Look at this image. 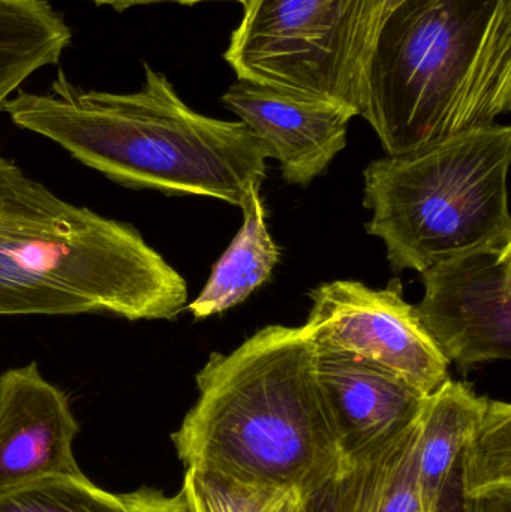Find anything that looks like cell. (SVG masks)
I'll list each match as a JSON object with an SVG mask.
<instances>
[{
    "mask_svg": "<svg viewBox=\"0 0 511 512\" xmlns=\"http://www.w3.org/2000/svg\"><path fill=\"white\" fill-rule=\"evenodd\" d=\"M3 111L18 128L129 188L240 207L266 179L269 153L245 123L192 110L167 75L147 63L137 92L81 89L60 71L47 92L17 90Z\"/></svg>",
    "mask_w": 511,
    "mask_h": 512,
    "instance_id": "1",
    "label": "cell"
},
{
    "mask_svg": "<svg viewBox=\"0 0 511 512\" xmlns=\"http://www.w3.org/2000/svg\"><path fill=\"white\" fill-rule=\"evenodd\" d=\"M195 379L197 402L171 435L186 469L302 496L341 465L305 325H267Z\"/></svg>",
    "mask_w": 511,
    "mask_h": 512,
    "instance_id": "2",
    "label": "cell"
},
{
    "mask_svg": "<svg viewBox=\"0 0 511 512\" xmlns=\"http://www.w3.org/2000/svg\"><path fill=\"white\" fill-rule=\"evenodd\" d=\"M186 304V280L137 228L63 200L0 158V316L170 321Z\"/></svg>",
    "mask_w": 511,
    "mask_h": 512,
    "instance_id": "3",
    "label": "cell"
},
{
    "mask_svg": "<svg viewBox=\"0 0 511 512\" xmlns=\"http://www.w3.org/2000/svg\"><path fill=\"white\" fill-rule=\"evenodd\" d=\"M511 108V0H404L378 32L362 113L389 156Z\"/></svg>",
    "mask_w": 511,
    "mask_h": 512,
    "instance_id": "4",
    "label": "cell"
},
{
    "mask_svg": "<svg viewBox=\"0 0 511 512\" xmlns=\"http://www.w3.org/2000/svg\"><path fill=\"white\" fill-rule=\"evenodd\" d=\"M511 128L495 125L371 162L365 173L369 236L395 273L510 242Z\"/></svg>",
    "mask_w": 511,
    "mask_h": 512,
    "instance_id": "5",
    "label": "cell"
},
{
    "mask_svg": "<svg viewBox=\"0 0 511 512\" xmlns=\"http://www.w3.org/2000/svg\"><path fill=\"white\" fill-rule=\"evenodd\" d=\"M224 57L237 80L362 113L386 0H245Z\"/></svg>",
    "mask_w": 511,
    "mask_h": 512,
    "instance_id": "6",
    "label": "cell"
},
{
    "mask_svg": "<svg viewBox=\"0 0 511 512\" xmlns=\"http://www.w3.org/2000/svg\"><path fill=\"white\" fill-rule=\"evenodd\" d=\"M398 280L372 289L354 280L311 292L305 327L317 348L377 364L429 396L449 379V361L402 298Z\"/></svg>",
    "mask_w": 511,
    "mask_h": 512,
    "instance_id": "7",
    "label": "cell"
},
{
    "mask_svg": "<svg viewBox=\"0 0 511 512\" xmlns=\"http://www.w3.org/2000/svg\"><path fill=\"white\" fill-rule=\"evenodd\" d=\"M414 307L441 354L462 372L511 358V240L444 259L422 273Z\"/></svg>",
    "mask_w": 511,
    "mask_h": 512,
    "instance_id": "8",
    "label": "cell"
},
{
    "mask_svg": "<svg viewBox=\"0 0 511 512\" xmlns=\"http://www.w3.org/2000/svg\"><path fill=\"white\" fill-rule=\"evenodd\" d=\"M68 396L36 363L0 375V495L42 478L83 475Z\"/></svg>",
    "mask_w": 511,
    "mask_h": 512,
    "instance_id": "9",
    "label": "cell"
},
{
    "mask_svg": "<svg viewBox=\"0 0 511 512\" xmlns=\"http://www.w3.org/2000/svg\"><path fill=\"white\" fill-rule=\"evenodd\" d=\"M222 102L281 164L290 185L308 186L347 146L354 111L332 102L297 98L260 84L237 80Z\"/></svg>",
    "mask_w": 511,
    "mask_h": 512,
    "instance_id": "10",
    "label": "cell"
},
{
    "mask_svg": "<svg viewBox=\"0 0 511 512\" xmlns=\"http://www.w3.org/2000/svg\"><path fill=\"white\" fill-rule=\"evenodd\" d=\"M317 376L342 460L383 447L416 423L428 396L395 373L317 348Z\"/></svg>",
    "mask_w": 511,
    "mask_h": 512,
    "instance_id": "11",
    "label": "cell"
},
{
    "mask_svg": "<svg viewBox=\"0 0 511 512\" xmlns=\"http://www.w3.org/2000/svg\"><path fill=\"white\" fill-rule=\"evenodd\" d=\"M419 420L383 447L342 460L326 480L299 496L296 512H422Z\"/></svg>",
    "mask_w": 511,
    "mask_h": 512,
    "instance_id": "12",
    "label": "cell"
},
{
    "mask_svg": "<svg viewBox=\"0 0 511 512\" xmlns=\"http://www.w3.org/2000/svg\"><path fill=\"white\" fill-rule=\"evenodd\" d=\"M488 397L477 396L465 382L447 379L429 394L420 415V510L431 512L441 487L482 423Z\"/></svg>",
    "mask_w": 511,
    "mask_h": 512,
    "instance_id": "13",
    "label": "cell"
},
{
    "mask_svg": "<svg viewBox=\"0 0 511 512\" xmlns=\"http://www.w3.org/2000/svg\"><path fill=\"white\" fill-rule=\"evenodd\" d=\"M261 186H252L243 200V225L224 255L213 265L206 286L186 306L195 319L219 315L243 303L272 276L281 258L266 225Z\"/></svg>",
    "mask_w": 511,
    "mask_h": 512,
    "instance_id": "14",
    "label": "cell"
},
{
    "mask_svg": "<svg viewBox=\"0 0 511 512\" xmlns=\"http://www.w3.org/2000/svg\"><path fill=\"white\" fill-rule=\"evenodd\" d=\"M71 39L47 0H0V111L30 75L59 62Z\"/></svg>",
    "mask_w": 511,
    "mask_h": 512,
    "instance_id": "15",
    "label": "cell"
},
{
    "mask_svg": "<svg viewBox=\"0 0 511 512\" xmlns=\"http://www.w3.org/2000/svg\"><path fill=\"white\" fill-rule=\"evenodd\" d=\"M462 487L471 501L511 492V406L489 399L482 423L459 459Z\"/></svg>",
    "mask_w": 511,
    "mask_h": 512,
    "instance_id": "16",
    "label": "cell"
},
{
    "mask_svg": "<svg viewBox=\"0 0 511 512\" xmlns=\"http://www.w3.org/2000/svg\"><path fill=\"white\" fill-rule=\"evenodd\" d=\"M0 512H131V508L125 495H111L83 474L42 478L3 493Z\"/></svg>",
    "mask_w": 511,
    "mask_h": 512,
    "instance_id": "17",
    "label": "cell"
},
{
    "mask_svg": "<svg viewBox=\"0 0 511 512\" xmlns=\"http://www.w3.org/2000/svg\"><path fill=\"white\" fill-rule=\"evenodd\" d=\"M194 512H296L293 490L245 483L213 472L186 469L183 481Z\"/></svg>",
    "mask_w": 511,
    "mask_h": 512,
    "instance_id": "18",
    "label": "cell"
},
{
    "mask_svg": "<svg viewBox=\"0 0 511 512\" xmlns=\"http://www.w3.org/2000/svg\"><path fill=\"white\" fill-rule=\"evenodd\" d=\"M125 496L131 512H194L185 487L174 496L153 489L135 490Z\"/></svg>",
    "mask_w": 511,
    "mask_h": 512,
    "instance_id": "19",
    "label": "cell"
},
{
    "mask_svg": "<svg viewBox=\"0 0 511 512\" xmlns=\"http://www.w3.org/2000/svg\"><path fill=\"white\" fill-rule=\"evenodd\" d=\"M431 512H473V501L465 496L464 487H462L459 462L447 475Z\"/></svg>",
    "mask_w": 511,
    "mask_h": 512,
    "instance_id": "20",
    "label": "cell"
},
{
    "mask_svg": "<svg viewBox=\"0 0 511 512\" xmlns=\"http://www.w3.org/2000/svg\"><path fill=\"white\" fill-rule=\"evenodd\" d=\"M96 5L111 6L114 11H126L132 6L153 5V3H179V5H197L203 2H219V0H92ZM231 2L245 3V0H231Z\"/></svg>",
    "mask_w": 511,
    "mask_h": 512,
    "instance_id": "21",
    "label": "cell"
},
{
    "mask_svg": "<svg viewBox=\"0 0 511 512\" xmlns=\"http://www.w3.org/2000/svg\"><path fill=\"white\" fill-rule=\"evenodd\" d=\"M473 512H511V492L474 499Z\"/></svg>",
    "mask_w": 511,
    "mask_h": 512,
    "instance_id": "22",
    "label": "cell"
},
{
    "mask_svg": "<svg viewBox=\"0 0 511 512\" xmlns=\"http://www.w3.org/2000/svg\"><path fill=\"white\" fill-rule=\"evenodd\" d=\"M404 2V0H386V15H384V18L387 17V14H389L392 9H395L396 6L399 5V3Z\"/></svg>",
    "mask_w": 511,
    "mask_h": 512,
    "instance_id": "23",
    "label": "cell"
}]
</instances>
